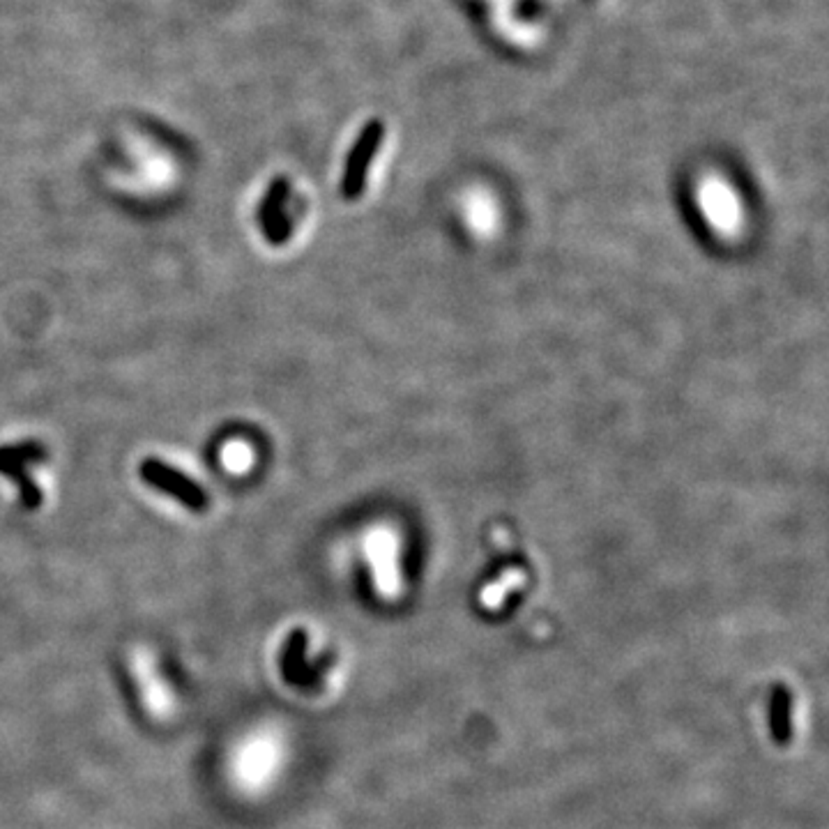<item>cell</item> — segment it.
I'll return each instance as SVG.
<instances>
[{
  "mask_svg": "<svg viewBox=\"0 0 829 829\" xmlns=\"http://www.w3.org/2000/svg\"><path fill=\"white\" fill-rule=\"evenodd\" d=\"M138 473H141V480L146 484L155 486L157 491L173 496L187 509L203 512L207 507V493L203 491L201 486L191 477H187L185 473L162 461V458H143L141 465H138Z\"/></svg>",
  "mask_w": 829,
  "mask_h": 829,
  "instance_id": "cell-1",
  "label": "cell"
},
{
  "mask_svg": "<svg viewBox=\"0 0 829 829\" xmlns=\"http://www.w3.org/2000/svg\"><path fill=\"white\" fill-rule=\"evenodd\" d=\"M381 138H382V127L378 125V122H372V125L364 130V134L360 137V141L355 143L353 153H350V157H348V164H346V173H344V197L346 198L360 197L362 189H364L366 173H369V166H372L373 157H376L378 146H381Z\"/></svg>",
  "mask_w": 829,
  "mask_h": 829,
  "instance_id": "cell-2",
  "label": "cell"
},
{
  "mask_svg": "<svg viewBox=\"0 0 829 829\" xmlns=\"http://www.w3.org/2000/svg\"><path fill=\"white\" fill-rule=\"evenodd\" d=\"M286 198H289V182L284 178L272 182L258 210V224L270 245H284L290 235V222L286 214Z\"/></svg>",
  "mask_w": 829,
  "mask_h": 829,
  "instance_id": "cell-3",
  "label": "cell"
},
{
  "mask_svg": "<svg viewBox=\"0 0 829 829\" xmlns=\"http://www.w3.org/2000/svg\"><path fill=\"white\" fill-rule=\"evenodd\" d=\"M46 458V449L42 442L26 440V442H14V445H5L0 448V465H23L28 464H39Z\"/></svg>",
  "mask_w": 829,
  "mask_h": 829,
  "instance_id": "cell-4",
  "label": "cell"
},
{
  "mask_svg": "<svg viewBox=\"0 0 829 829\" xmlns=\"http://www.w3.org/2000/svg\"><path fill=\"white\" fill-rule=\"evenodd\" d=\"M791 709L792 700L783 687H776L775 696H772V735L776 737V742H786L791 737Z\"/></svg>",
  "mask_w": 829,
  "mask_h": 829,
  "instance_id": "cell-5",
  "label": "cell"
},
{
  "mask_svg": "<svg viewBox=\"0 0 829 829\" xmlns=\"http://www.w3.org/2000/svg\"><path fill=\"white\" fill-rule=\"evenodd\" d=\"M0 473L3 475L10 477L19 489V498H21V505L26 509H38L42 505V491H39V486L35 481L28 480L26 468L23 465H0Z\"/></svg>",
  "mask_w": 829,
  "mask_h": 829,
  "instance_id": "cell-6",
  "label": "cell"
},
{
  "mask_svg": "<svg viewBox=\"0 0 829 829\" xmlns=\"http://www.w3.org/2000/svg\"><path fill=\"white\" fill-rule=\"evenodd\" d=\"M274 744L268 740H258V751L249 753V758H245L247 765V776L254 781H261L263 776L270 775V769L274 767Z\"/></svg>",
  "mask_w": 829,
  "mask_h": 829,
  "instance_id": "cell-7",
  "label": "cell"
},
{
  "mask_svg": "<svg viewBox=\"0 0 829 829\" xmlns=\"http://www.w3.org/2000/svg\"><path fill=\"white\" fill-rule=\"evenodd\" d=\"M712 197L715 198H709V203H708V214L712 217V222H715V224L724 230L733 229V226H735V214H737L735 207L731 205L728 198L721 197V191H719V197H716V191H712Z\"/></svg>",
  "mask_w": 829,
  "mask_h": 829,
  "instance_id": "cell-8",
  "label": "cell"
}]
</instances>
